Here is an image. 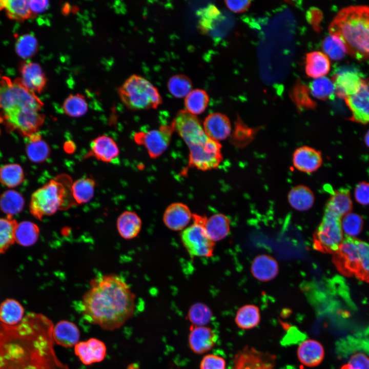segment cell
I'll return each mask as SVG.
<instances>
[{"mask_svg":"<svg viewBox=\"0 0 369 369\" xmlns=\"http://www.w3.org/2000/svg\"><path fill=\"white\" fill-rule=\"evenodd\" d=\"M51 319L29 313L15 325L0 321V369H69L57 357Z\"/></svg>","mask_w":369,"mask_h":369,"instance_id":"cell-1","label":"cell"},{"mask_svg":"<svg viewBox=\"0 0 369 369\" xmlns=\"http://www.w3.org/2000/svg\"><path fill=\"white\" fill-rule=\"evenodd\" d=\"M135 295L119 275L107 274L91 279L78 309L88 322L102 329L120 328L133 315Z\"/></svg>","mask_w":369,"mask_h":369,"instance_id":"cell-2","label":"cell"},{"mask_svg":"<svg viewBox=\"0 0 369 369\" xmlns=\"http://www.w3.org/2000/svg\"><path fill=\"white\" fill-rule=\"evenodd\" d=\"M329 31L342 40L347 54L358 60H369V6L350 5L341 9Z\"/></svg>","mask_w":369,"mask_h":369,"instance_id":"cell-3","label":"cell"},{"mask_svg":"<svg viewBox=\"0 0 369 369\" xmlns=\"http://www.w3.org/2000/svg\"><path fill=\"white\" fill-rule=\"evenodd\" d=\"M72 183L69 176L60 175L36 190L31 197L29 209L31 214L42 220L58 210L76 205L72 195Z\"/></svg>","mask_w":369,"mask_h":369,"instance_id":"cell-4","label":"cell"},{"mask_svg":"<svg viewBox=\"0 0 369 369\" xmlns=\"http://www.w3.org/2000/svg\"><path fill=\"white\" fill-rule=\"evenodd\" d=\"M333 254V262L342 274L369 282L368 243L345 237Z\"/></svg>","mask_w":369,"mask_h":369,"instance_id":"cell-5","label":"cell"},{"mask_svg":"<svg viewBox=\"0 0 369 369\" xmlns=\"http://www.w3.org/2000/svg\"><path fill=\"white\" fill-rule=\"evenodd\" d=\"M124 105L131 110L156 109L162 101L157 89L141 76L133 74L118 89Z\"/></svg>","mask_w":369,"mask_h":369,"instance_id":"cell-6","label":"cell"},{"mask_svg":"<svg viewBox=\"0 0 369 369\" xmlns=\"http://www.w3.org/2000/svg\"><path fill=\"white\" fill-rule=\"evenodd\" d=\"M44 103L35 93L29 90L20 78L12 80L3 76L0 79V110L31 109L40 112Z\"/></svg>","mask_w":369,"mask_h":369,"instance_id":"cell-7","label":"cell"},{"mask_svg":"<svg viewBox=\"0 0 369 369\" xmlns=\"http://www.w3.org/2000/svg\"><path fill=\"white\" fill-rule=\"evenodd\" d=\"M341 213L325 206L322 219L313 235V247L316 250L333 254L343 240Z\"/></svg>","mask_w":369,"mask_h":369,"instance_id":"cell-8","label":"cell"},{"mask_svg":"<svg viewBox=\"0 0 369 369\" xmlns=\"http://www.w3.org/2000/svg\"><path fill=\"white\" fill-rule=\"evenodd\" d=\"M206 218L193 214V223L181 233V241L192 257H210L213 255L215 242L210 238L204 228Z\"/></svg>","mask_w":369,"mask_h":369,"instance_id":"cell-9","label":"cell"},{"mask_svg":"<svg viewBox=\"0 0 369 369\" xmlns=\"http://www.w3.org/2000/svg\"><path fill=\"white\" fill-rule=\"evenodd\" d=\"M45 119L44 114L31 109L0 111V123L9 132L16 131L28 138L38 132Z\"/></svg>","mask_w":369,"mask_h":369,"instance_id":"cell-10","label":"cell"},{"mask_svg":"<svg viewBox=\"0 0 369 369\" xmlns=\"http://www.w3.org/2000/svg\"><path fill=\"white\" fill-rule=\"evenodd\" d=\"M171 125L174 131L178 133L188 148L201 144L209 138L196 115L186 110L179 111Z\"/></svg>","mask_w":369,"mask_h":369,"instance_id":"cell-11","label":"cell"},{"mask_svg":"<svg viewBox=\"0 0 369 369\" xmlns=\"http://www.w3.org/2000/svg\"><path fill=\"white\" fill-rule=\"evenodd\" d=\"M189 149V166L201 171L218 167L222 160L221 145L210 138L204 143Z\"/></svg>","mask_w":369,"mask_h":369,"instance_id":"cell-12","label":"cell"},{"mask_svg":"<svg viewBox=\"0 0 369 369\" xmlns=\"http://www.w3.org/2000/svg\"><path fill=\"white\" fill-rule=\"evenodd\" d=\"M173 131L171 125H162L156 129L136 132L134 139L136 144L144 146L150 157L156 158L168 148Z\"/></svg>","mask_w":369,"mask_h":369,"instance_id":"cell-13","label":"cell"},{"mask_svg":"<svg viewBox=\"0 0 369 369\" xmlns=\"http://www.w3.org/2000/svg\"><path fill=\"white\" fill-rule=\"evenodd\" d=\"M274 355L246 346L237 353L232 369H276Z\"/></svg>","mask_w":369,"mask_h":369,"instance_id":"cell-14","label":"cell"},{"mask_svg":"<svg viewBox=\"0 0 369 369\" xmlns=\"http://www.w3.org/2000/svg\"><path fill=\"white\" fill-rule=\"evenodd\" d=\"M351 115L350 120L357 123H369V79L363 78L359 89L344 99Z\"/></svg>","mask_w":369,"mask_h":369,"instance_id":"cell-15","label":"cell"},{"mask_svg":"<svg viewBox=\"0 0 369 369\" xmlns=\"http://www.w3.org/2000/svg\"><path fill=\"white\" fill-rule=\"evenodd\" d=\"M363 78L356 70L344 69L339 70L332 77L335 89V94L344 99L354 94L359 89Z\"/></svg>","mask_w":369,"mask_h":369,"instance_id":"cell-16","label":"cell"},{"mask_svg":"<svg viewBox=\"0 0 369 369\" xmlns=\"http://www.w3.org/2000/svg\"><path fill=\"white\" fill-rule=\"evenodd\" d=\"M119 154V148L115 140L109 136L101 135L91 141L90 149L84 158L93 157L103 162L111 163L115 161Z\"/></svg>","mask_w":369,"mask_h":369,"instance_id":"cell-17","label":"cell"},{"mask_svg":"<svg viewBox=\"0 0 369 369\" xmlns=\"http://www.w3.org/2000/svg\"><path fill=\"white\" fill-rule=\"evenodd\" d=\"M74 353L84 364L89 365L104 360L107 347L102 341L91 338L77 343L74 346Z\"/></svg>","mask_w":369,"mask_h":369,"instance_id":"cell-18","label":"cell"},{"mask_svg":"<svg viewBox=\"0 0 369 369\" xmlns=\"http://www.w3.org/2000/svg\"><path fill=\"white\" fill-rule=\"evenodd\" d=\"M217 336L214 331L206 326L191 325L189 329L188 342L191 350L196 354H203L215 346Z\"/></svg>","mask_w":369,"mask_h":369,"instance_id":"cell-19","label":"cell"},{"mask_svg":"<svg viewBox=\"0 0 369 369\" xmlns=\"http://www.w3.org/2000/svg\"><path fill=\"white\" fill-rule=\"evenodd\" d=\"M189 207L181 202H174L165 210L163 215L165 225L170 230L178 231L186 229L192 219Z\"/></svg>","mask_w":369,"mask_h":369,"instance_id":"cell-20","label":"cell"},{"mask_svg":"<svg viewBox=\"0 0 369 369\" xmlns=\"http://www.w3.org/2000/svg\"><path fill=\"white\" fill-rule=\"evenodd\" d=\"M322 160L320 151L306 146L296 149L292 158L294 167L298 171L306 173L316 171L321 167Z\"/></svg>","mask_w":369,"mask_h":369,"instance_id":"cell-21","label":"cell"},{"mask_svg":"<svg viewBox=\"0 0 369 369\" xmlns=\"http://www.w3.org/2000/svg\"><path fill=\"white\" fill-rule=\"evenodd\" d=\"M20 71V78L26 88L35 94L42 92L46 86L47 79L38 64L30 61L23 62Z\"/></svg>","mask_w":369,"mask_h":369,"instance_id":"cell-22","label":"cell"},{"mask_svg":"<svg viewBox=\"0 0 369 369\" xmlns=\"http://www.w3.org/2000/svg\"><path fill=\"white\" fill-rule=\"evenodd\" d=\"M203 128L207 136L218 141L228 138L231 131V124L225 115L213 113L208 115L204 120Z\"/></svg>","mask_w":369,"mask_h":369,"instance_id":"cell-23","label":"cell"},{"mask_svg":"<svg viewBox=\"0 0 369 369\" xmlns=\"http://www.w3.org/2000/svg\"><path fill=\"white\" fill-rule=\"evenodd\" d=\"M279 265L272 256L268 254H260L256 256L251 265V272L253 277L262 282L274 279L278 275Z\"/></svg>","mask_w":369,"mask_h":369,"instance_id":"cell-24","label":"cell"},{"mask_svg":"<svg viewBox=\"0 0 369 369\" xmlns=\"http://www.w3.org/2000/svg\"><path fill=\"white\" fill-rule=\"evenodd\" d=\"M52 335L54 343L64 347H71L79 342L80 333L74 323L61 320L54 325Z\"/></svg>","mask_w":369,"mask_h":369,"instance_id":"cell-25","label":"cell"},{"mask_svg":"<svg viewBox=\"0 0 369 369\" xmlns=\"http://www.w3.org/2000/svg\"><path fill=\"white\" fill-rule=\"evenodd\" d=\"M299 361L308 367H315L319 365L324 357V350L322 345L314 339L303 341L297 351Z\"/></svg>","mask_w":369,"mask_h":369,"instance_id":"cell-26","label":"cell"},{"mask_svg":"<svg viewBox=\"0 0 369 369\" xmlns=\"http://www.w3.org/2000/svg\"><path fill=\"white\" fill-rule=\"evenodd\" d=\"M116 227L120 236L129 240L136 237L142 227V220L137 214L132 211H126L118 216Z\"/></svg>","mask_w":369,"mask_h":369,"instance_id":"cell-27","label":"cell"},{"mask_svg":"<svg viewBox=\"0 0 369 369\" xmlns=\"http://www.w3.org/2000/svg\"><path fill=\"white\" fill-rule=\"evenodd\" d=\"M204 228L210 238L214 242L225 238L230 231V219L224 214L217 213L206 218Z\"/></svg>","mask_w":369,"mask_h":369,"instance_id":"cell-28","label":"cell"},{"mask_svg":"<svg viewBox=\"0 0 369 369\" xmlns=\"http://www.w3.org/2000/svg\"><path fill=\"white\" fill-rule=\"evenodd\" d=\"M330 67V59L325 53L313 51L306 55L305 70L309 76L316 78L324 77Z\"/></svg>","mask_w":369,"mask_h":369,"instance_id":"cell-29","label":"cell"},{"mask_svg":"<svg viewBox=\"0 0 369 369\" xmlns=\"http://www.w3.org/2000/svg\"><path fill=\"white\" fill-rule=\"evenodd\" d=\"M288 200L293 209L299 211H305L313 206L315 196L309 187L304 185H298L290 191L288 195Z\"/></svg>","mask_w":369,"mask_h":369,"instance_id":"cell-30","label":"cell"},{"mask_svg":"<svg viewBox=\"0 0 369 369\" xmlns=\"http://www.w3.org/2000/svg\"><path fill=\"white\" fill-rule=\"evenodd\" d=\"M28 138L26 152L29 159L35 163H40L45 161L50 155V148L42 138L41 134L37 132Z\"/></svg>","mask_w":369,"mask_h":369,"instance_id":"cell-31","label":"cell"},{"mask_svg":"<svg viewBox=\"0 0 369 369\" xmlns=\"http://www.w3.org/2000/svg\"><path fill=\"white\" fill-rule=\"evenodd\" d=\"M95 186V181L90 177H84L74 181L71 185V192L76 204L90 201L94 196Z\"/></svg>","mask_w":369,"mask_h":369,"instance_id":"cell-32","label":"cell"},{"mask_svg":"<svg viewBox=\"0 0 369 369\" xmlns=\"http://www.w3.org/2000/svg\"><path fill=\"white\" fill-rule=\"evenodd\" d=\"M24 309L19 302L7 299L0 305V321L8 325L18 324L24 318Z\"/></svg>","mask_w":369,"mask_h":369,"instance_id":"cell-33","label":"cell"},{"mask_svg":"<svg viewBox=\"0 0 369 369\" xmlns=\"http://www.w3.org/2000/svg\"><path fill=\"white\" fill-rule=\"evenodd\" d=\"M260 321L259 308L254 304H245L237 311L235 322L241 329L249 330L256 327Z\"/></svg>","mask_w":369,"mask_h":369,"instance_id":"cell-34","label":"cell"},{"mask_svg":"<svg viewBox=\"0 0 369 369\" xmlns=\"http://www.w3.org/2000/svg\"><path fill=\"white\" fill-rule=\"evenodd\" d=\"M25 200L23 196L14 190H7L0 196V209L8 217L18 214L23 209Z\"/></svg>","mask_w":369,"mask_h":369,"instance_id":"cell-35","label":"cell"},{"mask_svg":"<svg viewBox=\"0 0 369 369\" xmlns=\"http://www.w3.org/2000/svg\"><path fill=\"white\" fill-rule=\"evenodd\" d=\"M4 9L7 16L12 20L22 22L35 16L27 0H5Z\"/></svg>","mask_w":369,"mask_h":369,"instance_id":"cell-36","label":"cell"},{"mask_svg":"<svg viewBox=\"0 0 369 369\" xmlns=\"http://www.w3.org/2000/svg\"><path fill=\"white\" fill-rule=\"evenodd\" d=\"M209 97L206 91L192 90L184 98V106L189 113L196 115L203 113L208 107Z\"/></svg>","mask_w":369,"mask_h":369,"instance_id":"cell-37","label":"cell"},{"mask_svg":"<svg viewBox=\"0 0 369 369\" xmlns=\"http://www.w3.org/2000/svg\"><path fill=\"white\" fill-rule=\"evenodd\" d=\"M39 235V229L36 224L24 221L17 224L15 234V241L22 246H31L37 241Z\"/></svg>","mask_w":369,"mask_h":369,"instance_id":"cell-38","label":"cell"},{"mask_svg":"<svg viewBox=\"0 0 369 369\" xmlns=\"http://www.w3.org/2000/svg\"><path fill=\"white\" fill-rule=\"evenodd\" d=\"M24 179L23 170L18 164H7L0 167V182L8 188L18 186Z\"/></svg>","mask_w":369,"mask_h":369,"instance_id":"cell-39","label":"cell"},{"mask_svg":"<svg viewBox=\"0 0 369 369\" xmlns=\"http://www.w3.org/2000/svg\"><path fill=\"white\" fill-rule=\"evenodd\" d=\"M12 217L0 218V253H4L15 242V231L17 226Z\"/></svg>","mask_w":369,"mask_h":369,"instance_id":"cell-40","label":"cell"},{"mask_svg":"<svg viewBox=\"0 0 369 369\" xmlns=\"http://www.w3.org/2000/svg\"><path fill=\"white\" fill-rule=\"evenodd\" d=\"M62 109L69 116L79 117L87 112L88 106L85 97L80 94H70L64 100Z\"/></svg>","mask_w":369,"mask_h":369,"instance_id":"cell-41","label":"cell"},{"mask_svg":"<svg viewBox=\"0 0 369 369\" xmlns=\"http://www.w3.org/2000/svg\"><path fill=\"white\" fill-rule=\"evenodd\" d=\"M213 316L211 309L206 304L196 302L189 308L187 318L191 325L206 326L211 321Z\"/></svg>","mask_w":369,"mask_h":369,"instance_id":"cell-42","label":"cell"},{"mask_svg":"<svg viewBox=\"0 0 369 369\" xmlns=\"http://www.w3.org/2000/svg\"><path fill=\"white\" fill-rule=\"evenodd\" d=\"M322 48L325 54L334 60L341 59L347 53L342 40L337 35L330 34L322 43Z\"/></svg>","mask_w":369,"mask_h":369,"instance_id":"cell-43","label":"cell"},{"mask_svg":"<svg viewBox=\"0 0 369 369\" xmlns=\"http://www.w3.org/2000/svg\"><path fill=\"white\" fill-rule=\"evenodd\" d=\"M168 88L170 93L175 98H185L192 90V83L186 75L177 74L169 79Z\"/></svg>","mask_w":369,"mask_h":369,"instance_id":"cell-44","label":"cell"},{"mask_svg":"<svg viewBox=\"0 0 369 369\" xmlns=\"http://www.w3.org/2000/svg\"><path fill=\"white\" fill-rule=\"evenodd\" d=\"M310 88L312 95L319 99H330L335 94V89L333 81L325 77L314 80L311 83Z\"/></svg>","mask_w":369,"mask_h":369,"instance_id":"cell-45","label":"cell"},{"mask_svg":"<svg viewBox=\"0 0 369 369\" xmlns=\"http://www.w3.org/2000/svg\"><path fill=\"white\" fill-rule=\"evenodd\" d=\"M38 49L36 38L31 34H26L19 36L15 44L16 53L20 57L27 59L34 56Z\"/></svg>","mask_w":369,"mask_h":369,"instance_id":"cell-46","label":"cell"},{"mask_svg":"<svg viewBox=\"0 0 369 369\" xmlns=\"http://www.w3.org/2000/svg\"><path fill=\"white\" fill-rule=\"evenodd\" d=\"M362 225V219L357 214L348 213L345 215L341 220L342 231L346 237H353L359 234Z\"/></svg>","mask_w":369,"mask_h":369,"instance_id":"cell-47","label":"cell"},{"mask_svg":"<svg viewBox=\"0 0 369 369\" xmlns=\"http://www.w3.org/2000/svg\"><path fill=\"white\" fill-rule=\"evenodd\" d=\"M199 368L200 369H225L226 361L221 356L209 354L202 358Z\"/></svg>","mask_w":369,"mask_h":369,"instance_id":"cell-48","label":"cell"},{"mask_svg":"<svg viewBox=\"0 0 369 369\" xmlns=\"http://www.w3.org/2000/svg\"><path fill=\"white\" fill-rule=\"evenodd\" d=\"M340 369H369V358L362 353L354 354Z\"/></svg>","mask_w":369,"mask_h":369,"instance_id":"cell-49","label":"cell"},{"mask_svg":"<svg viewBox=\"0 0 369 369\" xmlns=\"http://www.w3.org/2000/svg\"><path fill=\"white\" fill-rule=\"evenodd\" d=\"M355 198L362 205L369 204V182L362 181L358 183L355 189Z\"/></svg>","mask_w":369,"mask_h":369,"instance_id":"cell-50","label":"cell"},{"mask_svg":"<svg viewBox=\"0 0 369 369\" xmlns=\"http://www.w3.org/2000/svg\"><path fill=\"white\" fill-rule=\"evenodd\" d=\"M227 7L235 13H241L247 10L251 5L250 1H225Z\"/></svg>","mask_w":369,"mask_h":369,"instance_id":"cell-51","label":"cell"},{"mask_svg":"<svg viewBox=\"0 0 369 369\" xmlns=\"http://www.w3.org/2000/svg\"><path fill=\"white\" fill-rule=\"evenodd\" d=\"M30 9L35 16L37 14L43 12L49 7V2L47 1H29Z\"/></svg>","mask_w":369,"mask_h":369,"instance_id":"cell-52","label":"cell"},{"mask_svg":"<svg viewBox=\"0 0 369 369\" xmlns=\"http://www.w3.org/2000/svg\"><path fill=\"white\" fill-rule=\"evenodd\" d=\"M308 18L311 23L314 25H315L316 27L318 26L322 18V14L320 11L317 9H311L308 12Z\"/></svg>","mask_w":369,"mask_h":369,"instance_id":"cell-53","label":"cell"},{"mask_svg":"<svg viewBox=\"0 0 369 369\" xmlns=\"http://www.w3.org/2000/svg\"><path fill=\"white\" fill-rule=\"evenodd\" d=\"M365 143L366 145L369 147V130L367 131L365 136Z\"/></svg>","mask_w":369,"mask_h":369,"instance_id":"cell-54","label":"cell"},{"mask_svg":"<svg viewBox=\"0 0 369 369\" xmlns=\"http://www.w3.org/2000/svg\"><path fill=\"white\" fill-rule=\"evenodd\" d=\"M127 369H139V367L136 364H131L128 366Z\"/></svg>","mask_w":369,"mask_h":369,"instance_id":"cell-55","label":"cell"},{"mask_svg":"<svg viewBox=\"0 0 369 369\" xmlns=\"http://www.w3.org/2000/svg\"><path fill=\"white\" fill-rule=\"evenodd\" d=\"M5 8V0H0V11Z\"/></svg>","mask_w":369,"mask_h":369,"instance_id":"cell-56","label":"cell"}]
</instances>
